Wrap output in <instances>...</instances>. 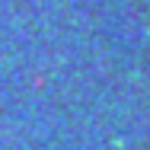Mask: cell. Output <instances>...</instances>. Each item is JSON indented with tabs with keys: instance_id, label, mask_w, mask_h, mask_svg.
<instances>
[]
</instances>
